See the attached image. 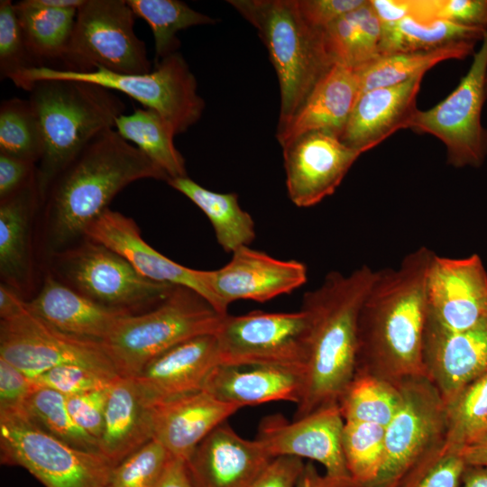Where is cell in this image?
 <instances>
[{"instance_id":"26","label":"cell","mask_w":487,"mask_h":487,"mask_svg":"<svg viewBox=\"0 0 487 487\" xmlns=\"http://www.w3.org/2000/svg\"><path fill=\"white\" fill-rule=\"evenodd\" d=\"M361 94L359 71L335 63L317 83L289 123L277 131L278 142L283 147L312 131H326L340 137Z\"/></svg>"},{"instance_id":"14","label":"cell","mask_w":487,"mask_h":487,"mask_svg":"<svg viewBox=\"0 0 487 487\" xmlns=\"http://www.w3.org/2000/svg\"><path fill=\"white\" fill-rule=\"evenodd\" d=\"M0 358L31 379L59 365L77 364L119 376L102 342L62 333L26 307L0 321Z\"/></svg>"},{"instance_id":"37","label":"cell","mask_w":487,"mask_h":487,"mask_svg":"<svg viewBox=\"0 0 487 487\" xmlns=\"http://www.w3.org/2000/svg\"><path fill=\"white\" fill-rule=\"evenodd\" d=\"M136 17L151 27L157 59L177 52L178 32L192 26L214 24L216 20L178 0H126Z\"/></svg>"},{"instance_id":"50","label":"cell","mask_w":487,"mask_h":487,"mask_svg":"<svg viewBox=\"0 0 487 487\" xmlns=\"http://www.w3.org/2000/svg\"><path fill=\"white\" fill-rule=\"evenodd\" d=\"M305 464L291 455L274 457L252 487H298Z\"/></svg>"},{"instance_id":"20","label":"cell","mask_w":487,"mask_h":487,"mask_svg":"<svg viewBox=\"0 0 487 487\" xmlns=\"http://www.w3.org/2000/svg\"><path fill=\"white\" fill-rule=\"evenodd\" d=\"M263 444L240 436L225 421L186 461L193 487H252L273 459Z\"/></svg>"},{"instance_id":"12","label":"cell","mask_w":487,"mask_h":487,"mask_svg":"<svg viewBox=\"0 0 487 487\" xmlns=\"http://www.w3.org/2000/svg\"><path fill=\"white\" fill-rule=\"evenodd\" d=\"M309 322L306 312L226 314L215 333L219 364L270 365L303 372Z\"/></svg>"},{"instance_id":"28","label":"cell","mask_w":487,"mask_h":487,"mask_svg":"<svg viewBox=\"0 0 487 487\" xmlns=\"http://www.w3.org/2000/svg\"><path fill=\"white\" fill-rule=\"evenodd\" d=\"M303 372L270 365L218 364L208 375L203 391L220 401L244 406L276 400L299 403Z\"/></svg>"},{"instance_id":"8","label":"cell","mask_w":487,"mask_h":487,"mask_svg":"<svg viewBox=\"0 0 487 487\" xmlns=\"http://www.w3.org/2000/svg\"><path fill=\"white\" fill-rule=\"evenodd\" d=\"M48 79L84 81L121 92L160 114L175 135L196 124L205 107L197 93L196 78L179 52L161 60L154 69L144 74L116 73L103 68L76 72L43 65L22 70L12 81L27 91L32 83Z\"/></svg>"},{"instance_id":"31","label":"cell","mask_w":487,"mask_h":487,"mask_svg":"<svg viewBox=\"0 0 487 487\" xmlns=\"http://www.w3.org/2000/svg\"><path fill=\"white\" fill-rule=\"evenodd\" d=\"M381 23L369 1L322 31L326 50L334 63L357 70L381 58Z\"/></svg>"},{"instance_id":"7","label":"cell","mask_w":487,"mask_h":487,"mask_svg":"<svg viewBox=\"0 0 487 487\" xmlns=\"http://www.w3.org/2000/svg\"><path fill=\"white\" fill-rule=\"evenodd\" d=\"M402 401L385 427L383 457L366 487H403L447 449V407L426 376L400 382Z\"/></svg>"},{"instance_id":"4","label":"cell","mask_w":487,"mask_h":487,"mask_svg":"<svg viewBox=\"0 0 487 487\" xmlns=\"http://www.w3.org/2000/svg\"><path fill=\"white\" fill-rule=\"evenodd\" d=\"M27 91L43 140V152L36 170L43 198L54 179L92 139L115 128L125 105L111 90L78 80H41Z\"/></svg>"},{"instance_id":"48","label":"cell","mask_w":487,"mask_h":487,"mask_svg":"<svg viewBox=\"0 0 487 487\" xmlns=\"http://www.w3.org/2000/svg\"><path fill=\"white\" fill-rule=\"evenodd\" d=\"M366 0H297L298 9L308 26L324 31L343 15L357 9Z\"/></svg>"},{"instance_id":"16","label":"cell","mask_w":487,"mask_h":487,"mask_svg":"<svg viewBox=\"0 0 487 487\" xmlns=\"http://www.w3.org/2000/svg\"><path fill=\"white\" fill-rule=\"evenodd\" d=\"M427 318L452 331L487 326V272L479 255L439 257L430 263L426 284Z\"/></svg>"},{"instance_id":"46","label":"cell","mask_w":487,"mask_h":487,"mask_svg":"<svg viewBox=\"0 0 487 487\" xmlns=\"http://www.w3.org/2000/svg\"><path fill=\"white\" fill-rule=\"evenodd\" d=\"M110 387L66 397L67 407L74 422L97 441L103 430Z\"/></svg>"},{"instance_id":"52","label":"cell","mask_w":487,"mask_h":487,"mask_svg":"<svg viewBox=\"0 0 487 487\" xmlns=\"http://www.w3.org/2000/svg\"><path fill=\"white\" fill-rule=\"evenodd\" d=\"M381 24L397 23L413 17V0H369Z\"/></svg>"},{"instance_id":"29","label":"cell","mask_w":487,"mask_h":487,"mask_svg":"<svg viewBox=\"0 0 487 487\" xmlns=\"http://www.w3.org/2000/svg\"><path fill=\"white\" fill-rule=\"evenodd\" d=\"M152 439L151 407L133 377L118 376L108 394L99 453L115 466Z\"/></svg>"},{"instance_id":"49","label":"cell","mask_w":487,"mask_h":487,"mask_svg":"<svg viewBox=\"0 0 487 487\" xmlns=\"http://www.w3.org/2000/svg\"><path fill=\"white\" fill-rule=\"evenodd\" d=\"M32 389L30 377L0 358V412L23 409Z\"/></svg>"},{"instance_id":"9","label":"cell","mask_w":487,"mask_h":487,"mask_svg":"<svg viewBox=\"0 0 487 487\" xmlns=\"http://www.w3.org/2000/svg\"><path fill=\"white\" fill-rule=\"evenodd\" d=\"M51 255L53 276L110 308L132 314L146 311L174 287L144 278L121 255L87 238Z\"/></svg>"},{"instance_id":"45","label":"cell","mask_w":487,"mask_h":487,"mask_svg":"<svg viewBox=\"0 0 487 487\" xmlns=\"http://www.w3.org/2000/svg\"><path fill=\"white\" fill-rule=\"evenodd\" d=\"M418 19L445 20L487 30V0H418Z\"/></svg>"},{"instance_id":"3","label":"cell","mask_w":487,"mask_h":487,"mask_svg":"<svg viewBox=\"0 0 487 487\" xmlns=\"http://www.w3.org/2000/svg\"><path fill=\"white\" fill-rule=\"evenodd\" d=\"M374 276L366 265L347 275L330 271L304 294L300 309L309 322L307 361L293 419L338 405L354 375L358 316Z\"/></svg>"},{"instance_id":"47","label":"cell","mask_w":487,"mask_h":487,"mask_svg":"<svg viewBox=\"0 0 487 487\" xmlns=\"http://www.w3.org/2000/svg\"><path fill=\"white\" fill-rule=\"evenodd\" d=\"M465 467L458 451L447 450L404 487H460Z\"/></svg>"},{"instance_id":"36","label":"cell","mask_w":487,"mask_h":487,"mask_svg":"<svg viewBox=\"0 0 487 487\" xmlns=\"http://www.w3.org/2000/svg\"><path fill=\"white\" fill-rule=\"evenodd\" d=\"M400 383L363 372L354 375L338 401L344 421L377 424L386 427L400 409Z\"/></svg>"},{"instance_id":"57","label":"cell","mask_w":487,"mask_h":487,"mask_svg":"<svg viewBox=\"0 0 487 487\" xmlns=\"http://www.w3.org/2000/svg\"><path fill=\"white\" fill-rule=\"evenodd\" d=\"M298 487H326L323 475L319 474L311 462L305 464Z\"/></svg>"},{"instance_id":"51","label":"cell","mask_w":487,"mask_h":487,"mask_svg":"<svg viewBox=\"0 0 487 487\" xmlns=\"http://www.w3.org/2000/svg\"><path fill=\"white\" fill-rule=\"evenodd\" d=\"M35 163L0 153V200L22 188L36 175Z\"/></svg>"},{"instance_id":"2","label":"cell","mask_w":487,"mask_h":487,"mask_svg":"<svg viewBox=\"0 0 487 487\" xmlns=\"http://www.w3.org/2000/svg\"><path fill=\"white\" fill-rule=\"evenodd\" d=\"M143 179H169L115 128L97 134L60 172L42 198L46 244L51 253L83 239L113 198Z\"/></svg>"},{"instance_id":"44","label":"cell","mask_w":487,"mask_h":487,"mask_svg":"<svg viewBox=\"0 0 487 487\" xmlns=\"http://www.w3.org/2000/svg\"><path fill=\"white\" fill-rule=\"evenodd\" d=\"M118 376L77 364H64L51 368L31 379L33 385L71 396L111 386Z\"/></svg>"},{"instance_id":"35","label":"cell","mask_w":487,"mask_h":487,"mask_svg":"<svg viewBox=\"0 0 487 487\" xmlns=\"http://www.w3.org/2000/svg\"><path fill=\"white\" fill-rule=\"evenodd\" d=\"M473 41H460L430 50L382 56L358 70L362 93L400 84L448 60H464L474 54Z\"/></svg>"},{"instance_id":"40","label":"cell","mask_w":487,"mask_h":487,"mask_svg":"<svg viewBox=\"0 0 487 487\" xmlns=\"http://www.w3.org/2000/svg\"><path fill=\"white\" fill-rule=\"evenodd\" d=\"M42 152L39 119L29 99L3 100L0 106V153L36 164Z\"/></svg>"},{"instance_id":"59","label":"cell","mask_w":487,"mask_h":487,"mask_svg":"<svg viewBox=\"0 0 487 487\" xmlns=\"http://www.w3.org/2000/svg\"><path fill=\"white\" fill-rule=\"evenodd\" d=\"M485 96L487 98V75H486V79H485Z\"/></svg>"},{"instance_id":"17","label":"cell","mask_w":487,"mask_h":487,"mask_svg":"<svg viewBox=\"0 0 487 487\" xmlns=\"http://www.w3.org/2000/svg\"><path fill=\"white\" fill-rule=\"evenodd\" d=\"M282 151L288 195L298 207H310L331 196L363 154L326 131L305 133Z\"/></svg>"},{"instance_id":"13","label":"cell","mask_w":487,"mask_h":487,"mask_svg":"<svg viewBox=\"0 0 487 487\" xmlns=\"http://www.w3.org/2000/svg\"><path fill=\"white\" fill-rule=\"evenodd\" d=\"M486 75L487 33L458 86L434 107L418 110L411 124L413 131L439 139L454 167H479L487 156V129L481 122Z\"/></svg>"},{"instance_id":"53","label":"cell","mask_w":487,"mask_h":487,"mask_svg":"<svg viewBox=\"0 0 487 487\" xmlns=\"http://www.w3.org/2000/svg\"><path fill=\"white\" fill-rule=\"evenodd\" d=\"M155 487H193L186 461L170 455Z\"/></svg>"},{"instance_id":"56","label":"cell","mask_w":487,"mask_h":487,"mask_svg":"<svg viewBox=\"0 0 487 487\" xmlns=\"http://www.w3.org/2000/svg\"><path fill=\"white\" fill-rule=\"evenodd\" d=\"M460 487H487V466L466 464Z\"/></svg>"},{"instance_id":"32","label":"cell","mask_w":487,"mask_h":487,"mask_svg":"<svg viewBox=\"0 0 487 487\" xmlns=\"http://www.w3.org/2000/svg\"><path fill=\"white\" fill-rule=\"evenodd\" d=\"M17 18L27 50L37 66L61 60L74 28L78 9L55 8L39 0L15 3Z\"/></svg>"},{"instance_id":"33","label":"cell","mask_w":487,"mask_h":487,"mask_svg":"<svg viewBox=\"0 0 487 487\" xmlns=\"http://www.w3.org/2000/svg\"><path fill=\"white\" fill-rule=\"evenodd\" d=\"M115 129L125 141L133 142L169 179L187 176L185 160L173 142L175 134L157 112L137 108L130 115L124 114L115 120Z\"/></svg>"},{"instance_id":"21","label":"cell","mask_w":487,"mask_h":487,"mask_svg":"<svg viewBox=\"0 0 487 487\" xmlns=\"http://www.w3.org/2000/svg\"><path fill=\"white\" fill-rule=\"evenodd\" d=\"M423 365L426 377L448 405L465 386L487 372V326L452 331L427 317Z\"/></svg>"},{"instance_id":"55","label":"cell","mask_w":487,"mask_h":487,"mask_svg":"<svg viewBox=\"0 0 487 487\" xmlns=\"http://www.w3.org/2000/svg\"><path fill=\"white\" fill-rule=\"evenodd\" d=\"M466 464L487 466V437L459 451Z\"/></svg>"},{"instance_id":"15","label":"cell","mask_w":487,"mask_h":487,"mask_svg":"<svg viewBox=\"0 0 487 487\" xmlns=\"http://www.w3.org/2000/svg\"><path fill=\"white\" fill-rule=\"evenodd\" d=\"M344 424L338 405L293 421L277 414L262 420L256 438L272 457L291 455L321 464L326 487H355L343 449Z\"/></svg>"},{"instance_id":"25","label":"cell","mask_w":487,"mask_h":487,"mask_svg":"<svg viewBox=\"0 0 487 487\" xmlns=\"http://www.w3.org/2000/svg\"><path fill=\"white\" fill-rule=\"evenodd\" d=\"M42 198L36 175L0 200V274L3 284L22 297L34 280L32 223Z\"/></svg>"},{"instance_id":"23","label":"cell","mask_w":487,"mask_h":487,"mask_svg":"<svg viewBox=\"0 0 487 487\" xmlns=\"http://www.w3.org/2000/svg\"><path fill=\"white\" fill-rule=\"evenodd\" d=\"M424 76L362 93L339 139L363 153L397 131L410 129L418 111L417 97Z\"/></svg>"},{"instance_id":"19","label":"cell","mask_w":487,"mask_h":487,"mask_svg":"<svg viewBox=\"0 0 487 487\" xmlns=\"http://www.w3.org/2000/svg\"><path fill=\"white\" fill-rule=\"evenodd\" d=\"M211 288L224 310L240 299L264 303L306 283L308 268L297 260H280L250 246L232 253L223 267L208 271Z\"/></svg>"},{"instance_id":"30","label":"cell","mask_w":487,"mask_h":487,"mask_svg":"<svg viewBox=\"0 0 487 487\" xmlns=\"http://www.w3.org/2000/svg\"><path fill=\"white\" fill-rule=\"evenodd\" d=\"M168 184L193 202L208 218L218 244L226 253L250 246L255 238L251 215L239 205L235 193L205 188L188 176L169 179Z\"/></svg>"},{"instance_id":"11","label":"cell","mask_w":487,"mask_h":487,"mask_svg":"<svg viewBox=\"0 0 487 487\" xmlns=\"http://www.w3.org/2000/svg\"><path fill=\"white\" fill-rule=\"evenodd\" d=\"M135 14L126 0H85L61 59L62 69L97 68L123 74L151 72L144 42L134 32Z\"/></svg>"},{"instance_id":"5","label":"cell","mask_w":487,"mask_h":487,"mask_svg":"<svg viewBox=\"0 0 487 487\" xmlns=\"http://www.w3.org/2000/svg\"><path fill=\"white\" fill-rule=\"evenodd\" d=\"M228 3L257 30L269 51L280 85L278 131H280L335 64L326 50L322 31L307 24L297 0H230Z\"/></svg>"},{"instance_id":"34","label":"cell","mask_w":487,"mask_h":487,"mask_svg":"<svg viewBox=\"0 0 487 487\" xmlns=\"http://www.w3.org/2000/svg\"><path fill=\"white\" fill-rule=\"evenodd\" d=\"M381 25V57L430 51L460 41H482L487 33V30L482 28L445 20L419 22L410 17Z\"/></svg>"},{"instance_id":"54","label":"cell","mask_w":487,"mask_h":487,"mask_svg":"<svg viewBox=\"0 0 487 487\" xmlns=\"http://www.w3.org/2000/svg\"><path fill=\"white\" fill-rule=\"evenodd\" d=\"M25 308V300L13 289L1 283L0 286V318L7 319Z\"/></svg>"},{"instance_id":"24","label":"cell","mask_w":487,"mask_h":487,"mask_svg":"<svg viewBox=\"0 0 487 487\" xmlns=\"http://www.w3.org/2000/svg\"><path fill=\"white\" fill-rule=\"evenodd\" d=\"M151 407L152 436L173 457L187 461L197 446L241 408L205 391Z\"/></svg>"},{"instance_id":"1","label":"cell","mask_w":487,"mask_h":487,"mask_svg":"<svg viewBox=\"0 0 487 487\" xmlns=\"http://www.w3.org/2000/svg\"><path fill=\"white\" fill-rule=\"evenodd\" d=\"M435 253L422 246L397 269L375 271L357 321L355 372L393 383L426 376V284Z\"/></svg>"},{"instance_id":"38","label":"cell","mask_w":487,"mask_h":487,"mask_svg":"<svg viewBox=\"0 0 487 487\" xmlns=\"http://www.w3.org/2000/svg\"><path fill=\"white\" fill-rule=\"evenodd\" d=\"M23 409L31 420L53 436L75 448L99 453L98 441L72 419L63 394L33 385Z\"/></svg>"},{"instance_id":"58","label":"cell","mask_w":487,"mask_h":487,"mask_svg":"<svg viewBox=\"0 0 487 487\" xmlns=\"http://www.w3.org/2000/svg\"><path fill=\"white\" fill-rule=\"evenodd\" d=\"M44 5L55 8H76L78 9L85 0H39Z\"/></svg>"},{"instance_id":"10","label":"cell","mask_w":487,"mask_h":487,"mask_svg":"<svg viewBox=\"0 0 487 487\" xmlns=\"http://www.w3.org/2000/svg\"><path fill=\"white\" fill-rule=\"evenodd\" d=\"M0 460L26 469L45 487H103L114 467L100 453L46 432L23 409L0 412Z\"/></svg>"},{"instance_id":"6","label":"cell","mask_w":487,"mask_h":487,"mask_svg":"<svg viewBox=\"0 0 487 487\" xmlns=\"http://www.w3.org/2000/svg\"><path fill=\"white\" fill-rule=\"evenodd\" d=\"M224 316L194 290L174 286L151 309L120 317L102 344L118 375L134 377L150 361L174 345L215 334Z\"/></svg>"},{"instance_id":"42","label":"cell","mask_w":487,"mask_h":487,"mask_svg":"<svg viewBox=\"0 0 487 487\" xmlns=\"http://www.w3.org/2000/svg\"><path fill=\"white\" fill-rule=\"evenodd\" d=\"M170 458L167 449L152 439L115 465L103 487H155Z\"/></svg>"},{"instance_id":"43","label":"cell","mask_w":487,"mask_h":487,"mask_svg":"<svg viewBox=\"0 0 487 487\" xmlns=\"http://www.w3.org/2000/svg\"><path fill=\"white\" fill-rule=\"evenodd\" d=\"M37 66L32 59L17 18L15 4L0 1V76L12 80L22 70Z\"/></svg>"},{"instance_id":"60","label":"cell","mask_w":487,"mask_h":487,"mask_svg":"<svg viewBox=\"0 0 487 487\" xmlns=\"http://www.w3.org/2000/svg\"><path fill=\"white\" fill-rule=\"evenodd\" d=\"M415 9H416V1H415ZM415 14H416V11H415ZM414 19H415V17H414ZM417 21H418V20H417Z\"/></svg>"},{"instance_id":"22","label":"cell","mask_w":487,"mask_h":487,"mask_svg":"<svg viewBox=\"0 0 487 487\" xmlns=\"http://www.w3.org/2000/svg\"><path fill=\"white\" fill-rule=\"evenodd\" d=\"M219 364L215 334L183 341L150 361L133 377L148 406L203 391Z\"/></svg>"},{"instance_id":"39","label":"cell","mask_w":487,"mask_h":487,"mask_svg":"<svg viewBox=\"0 0 487 487\" xmlns=\"http://www.w3.org/2000/svg\"><path fill=\"white\" fill-rule=\"evenodd\" d=\"M447 407V449L460 451L487 437V372L465 386Z\"/></svg>"},{"instance_id":"18","label":"cell","mask_w":487,"mask_h":487,"mask_svg":"<svg viewBox=\"0 0 487 487\" xmlns=\"http://www.w3.org/2000/svg\"><path fill=\"white\" fill-rule=\"evenodd\" d=\"M84 238L115 252L144 278L192 289L218 313L228 314L211 288L208 271L185 267L159 253L143 240L140 228L131 217L107 208L88 225Z\"/></svg>"},{"instance_id":"41","label":"cell","mask_w":487,"mask_h":487,"mask_svg":"<svg viewBox=\"0 0 487 487\" xmlns=\"http://www.w3.org/2000/svg\"><path fill=\"white\" fill-rule=\"evenodd\" d=\"M384 436L382 426L345 421L343 449L355 487H366L376 478L383 457Z\"/></svg>"},{"instance_id":"27","label":"cell","mask_w":487,"mask_h":487,"mask_svg":"<svg viewBox=\"0 0 487 487\" xmlns=\"http://www.w3.org/2000/svg\"><path fill=\"white\" fill-rule=\"evenodd\" d=\"M27 308L55 329L76 337L103 342L118 318L132 314L102 306L47 272Z\"/></svg>"}]
</instances>
